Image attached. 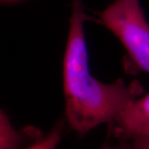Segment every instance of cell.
Wrapping results in <instances>:
<instances>
[{"label":"cell","mask_w":149,"mask_h":149,"mask_svg":"<svg viewBox=\"0 0 149 149\" xmlns=\"http://www.w3.org/2000/svg\"><path fill=\"white\" fill-rule=\"evenodd\" d=\"M92 17L85 13L82 0H71V15L63 60L65 117L80 136L102 123L109 124L128 103L143 92L139 80L126 84L123 79L105 84L90 71L84 25Z\"/></svg>","instance_id":"cell-1"},{"label":"cell","mask_w":149,"mask_h":149,"mask_svg":"<svg viewBox=\"0 0 149 149\" xmlns=\"http://www.w3.org/2000/svg\"><path fill=\"white\" fill-rule=\"evenodd\" d=\"M97 15L119 39L135 68L149 74V23L139 0H115Z\"/></svg>","instance_id":"cell-2"},{"label":"cell","mask_w":149,"mask_h":149,"mask_svg":"<svg viewBox=\"0 0 149 149\" xmlns=\"http://www.w3.org/2000/svg\"><path fill=\"white\" fill-rule=\"evenodd\" d=\"M108 126L120 141L149 137V93L128 103Z\"/></svg>","instance_id":"cell-3"},{"label":"cell","mask_w":149,"mask_h":149,"mask_svg":"<svg viewBox=\"0 0 149 149\" xmlns=\"http://www.w3.org/2000/svg\"><path fill=\"white\" fill-rule=\"evenodd\" d=\"M40 132L37 128L16 131L4 112L0 115V149H18L28 139H40Z\"/></svg>","instance_id":"cell-4"},{"label":"cell","mask_w":149,"mask_h":149,"mask_svg":"<svg viewBox=\"0 0 149 149\" xmlns=\"http://www.w3.org/2000/svg\"><path fill=\"white\" fill-rule=\"evenodd\" d=\"M64 123L59 122L47 135L43 136L37 142L25 149H56L62 138Z\"/></svg>","instance_id":"cell-5"},{"label":"cell","mask_w":149,"mask_h":149,"mask_svg":"<svg viewBox=\"0 0 149 149\" xmlns=\"http://www.w3.org/2000/svg\"><path fill=\"white\" fill-rule=\"evenodd\" d=\"M125 149H149V137H138L128 140H121Z\"/></svg>","instance_id":"cell-6"},{"label":"cell","mask_w":149,"mask_h":149,"mask_svg":"<svg viewBox=\"0 0 149 149\" xmlns=\"http://www.w3.org/2000/svg\"><path fill=\"white\" fill-rule=\"evenodd\" d=\"M100 149H125L124 148V147L123 146L122 143H119L118 146L117 147H113V146H111V145H109L108 143H105L103 147H102Z\"/></svg>","instance_id":"cell-7"}]
</instances>
